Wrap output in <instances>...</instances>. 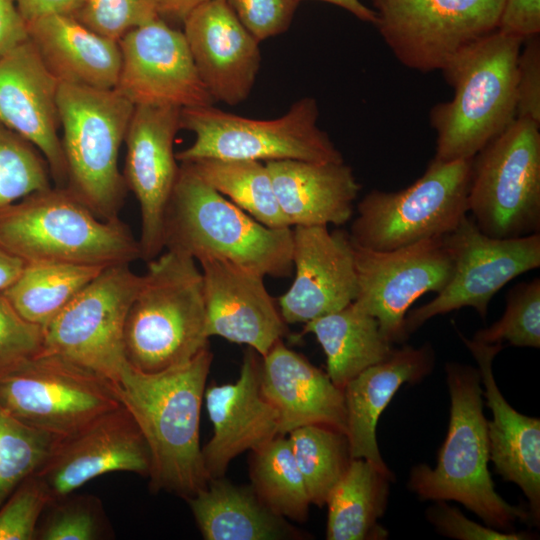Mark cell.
I'll return each instance as SVG.
<instances>
[{
    "instance_id": "23",
    "label": "cell",
    "mask_w": 540,
    "mask_h": 540,
    "mask_svg": "<svg viewBox=\"0 0 540 540\" xmlns=\"http://www.w3.org/2000/svg\"><path fill=\"white\" fill-rule=\"evenodd\" d=\"M261 356L252 348L244 354L234 383L206 386L204 400L213 433L202 448L210 477H223L230 462L247 450H257L280 435L278 415L260 385Z\"/></svg>"
},
{
    "instance_id": "17",
    "label": "cell",
    "mask_w": 540,
    "mask_h": 540,
    "mask_svg": "<svg viewBox=\"0 0 540 540\" xmlns=\"http://www.w3.org/2000/svg\"><path fill=\"white\" fill-rule=\"evenodd\" d=\"M119 45L121 67L115 89L134 106L213 105L183 31L159 17L127 32Z\"/></svg>"
},
{
    "instance_id": "46",
    "label": "cell",
    "mask_w": 540,
    "mask_h": 540,
    "mask_svg": "<svg viewBox=\"0 0 540 540\" xmlns=\"http://www.w3.org/2000/svg\"><path fill=\"white\" fill-rule=\"evenodd\" d=\"M499 32L523 42L540 34V0H505L498 18Z\"/></svg>"
},
{
    "instance_id": "39",
    "label": "cell",
    "mask_w": 540,
    "mask_h": 540,
    "mask_svg": "<svg viewBox=\"0 0 540 540\" xmlns=\"http://www.w3.org/2000/svg\"><path fill=\"white\" fill-rule=\"evenodd\" d=\"M473 340L486 344L507 342L517 347H540V279L511 288L502 317L477 331Z\"/></svg>"
},
{
    "instance_id": "29",
    "label": "cell",
    "mask_w": 540,
    "mask_h": 540,
    "mask_svg": "<svg viewBox=\"0 0 540 540\" xmlns=\"http://www.w3.org/2000/svg\"><path fill=\"white\" fill-rule=\"evenodd\" d=\"M206 540L300 539L302 534L273 513L251 486H237L223 477L186 499Z\"/></svg>"
},
{
    "instance_id": "45",
    "label": "cell",
    "mask_w": 540,
    "mask_h": 540,
    "mask_svg": "<svg viewBox=\"0 0 540 540\" xmlns=\"http://www.w3.org/2000/svg\"><path fill=\"white\" fill-rule=\"evenodd\" d=\"M429 521L445 536L460 540H523L525 533L501 531L469 520L455 507L438 501L427 510Z\"/></svg>"
},
{
    "instance_id": "40",
    "label": "cell",
    "mask_w": 540,
    "mask_h": 540,
    "mask_svg": "<svg viewBox=\"0 0 540 540\" xmlns=\"http://www.w3.org/2000/svg\"><path fill=\"white\" fill-rule=\"evenodd\" d=\"M73 17L94 32L119 41L160 15L156 0H82Z\"/></svg>"
},
{
    "instance_id": "26",
    "label": "cell",
    "mask_w": 540,
    "mask_h": 540,
    "mask_svg": "<svg viewBox=\"0 0 540 540\" xmlns=\"http://www.w3.org/2000/svg\"><path fill=\"white\" fill-rule=\"evenodd\" d=\"M434 359L430 344L418 348L404 345L345 384L342 388L346 410L345 435L352 458H363L393 477L377 444L379 417L402 385L415 384L431 372Z\"/></svg>"
},
{
    "instance_id": "25",
    "label": "cell",
    "mask_w": 540,
    "mask_h": 540,
    "mask_svg": "<svg viewBox=\"0 0 540 540\" xmlns=\"http://www.w3.org/2000/svg\"><path fill=\"white\" fill-rule=\"evenodd\" d=\"M260 385L278 415L280 435L315 424L345 434L343 389L282 339L261 356Z\"/></svg>"
},
{
    "instance_id": "32",
    "label": "cell",
    "mask_w": 540,
    "mask_h": 540,
    "mask_svg": "<svg viewBox=\"0 0 540 540\" xmlns=\"http://www.w3.org/2000/svg\"><path fill=\"white\" fill-rule=\"evenodd\" d=\"M102 269L60 263L25 264L3 292L23 318L43 328Z\"/></svg>"
},
{
    "instance_id": "42",
    "label": "cell",
    "mask_w": 540,
    "mask_h": 540,
    "mask_svg": "<svg viewBox=\"0 0 540 540\" xmlns=\"http://www.w3.org/2000/svg\"><path fill=\"white\" fill-rule=\"evenodd\" d=\"M42 350V327L23 318L0 291V372Z\"/></svg>"
},
{
    "instance_id": "1",
    "label": "cell",
    "mask_w": 540,
    "mask_h": 540,
    "mask_svg": "<svg viewBox=\"0 0 540 540\" xmlns=\"http://www.w3.org/2000/svg\"><path fill=\"white\" fill-rule=\"evenodd\" d=\"M213 360L209 348L186 363L143 373L125 363L114 388L136 421L151 456L150 488L185 499L207 486L200 413Z\"/></svg>"
},
{
    "instance_id": "49",
    "label": "cell",
    "mask_w": 540,
    "mask_h": 540,
    "mask_svg": "<svg viewBox=\"0 0 540 540\" xmlns=\"http://www.w3.org/2000/svg\"><path fill=\"white\" fill-rule=\"evenodd\" d=\"M208 0H156L162 19L170 18L180 22L197 6Z\"/></svg>"
},
{
    "instance_id": "8",
    "label": "cell",
    "mask_w": 540,
    "mask_h": 540,
    "mask_svg": "<svg viewBox=\"0 0 540 540\" xmlns=\"http://www.w3.org/2000/svg\"><path fill=\"white\" fill-rule=\"evenodd\" d=\"M314 98L304 97L281 117L252 119L209 106L181 109L180 126L193 142L176 153L178 162L204 158L341 162L342 154L317 125Z\"/></svg>"
},
{
    "instance_id": "47",
    "label": "cell",
    "mask_w": 540,
    "mask_h": 540,
    "mask_svg": "<svg viewBox=\"0 0 540 540\" xmlns=\"http://www.w3.org/2000/svg\"><path fill=\"white\" fill-rule=\"evenodd\" d=\"M28 39L27 24L16 0H0V56Z\"/></svg>"
},
{
    "instance_id": "7",
    "label": "cell",
    "mask_w": 540,
    "mask_h": 540,
    "mask_svg": "<svg viewBox=\"0 0 540 540\" xmlns=\"http://www.w3.org/2000/svg\"><path fill=\"white\" fill-rule=\"evenodd\" d=\"M66 188L103 220L118 219L127 190L119 152L134 105L116 89L59 84Z\"/></svg>"
},
{
    "instance_id": "43",
    "label": "cell",
    "mask_w": 540,
    "mask_h": 540,
    "mask_svg": "<svg viewBox=\"0 0 540 540\" xmlns=\"http://www.w3.org/2000/svg\"><path fill=\"white\" fill-rule=\"evenodd\" d=\"M243 26L259 41L285 32L299 0H225Z\"/></svg>"
},
{
    "instance_id": "5",
    "label": "cell",
    "mask_w": 540,
    "mask_h": 540,
    "mask_svg": "<svg viewBox=\"0 0 540 540\" xmlns=\"http://www.w3.org/2000/svg\"><path fill=\"white\" fill-rule=\"evenodd\" d=\"M445 370L451 400L447 435L436 467L414 466L408 487L422 500L457 501L487 526L508 531L530 514L506 502L495 490L488 469L487 420L478 369L450 362Z\"/></svg>"
},
{
    "instance_id": "50",
    "label": "cell",
    "mask_w": 540,
    "mask_h": 540,
    "mask_svg": "<svg viewBox=\"0 0 540 540\" xmlns=\"http://www.w3.org/2000/svg\"><path fill=\"white\" fill-rule=\"evenodd\" d=\"M25 263L0 246V291H4L18 277Z\"/></svg>"
},
{
    "instance_id": "13",
    "label": "cell",
    "mask_w": 540,
    "mask_h": 540,
    "mask_svg": "<svg viewBox=\"0 0 540 540\" xmlns=\"http://www.w3.org/2000/svg\"><path fill=\"white\" fill-rule=\"evenodd\" d=\"M375 26L396 59L442 70L463 48L497 28L505 0H371Z\"/></svg>"
},
{
    "instance_id": "33",
    "label": "cell",
    "mask_w": 540,
    "mask_h": 540,
    "mask_svg": "<svg viewBox=\"0 0 540 540\" xmlns=\"http://www.w3.org/2000/svg\"><path fill=\"white\" fill-rule=\"evenodd\" d=\"M183 163L188 164L211 188L260 223L272 228L291 227L280 209L265 163L217 158Z\"/></svg>"
},
{
    "instance_id": "4",
    "label": "cell",
    "mask_w": 540,
    "mask_h": 540,
    "mask_svg": "<svg viewBox=\"0 0 540 540\" xmlns=\"http://www.w3.org/2000/svg\"><path fill=\"white\" fill-rule=\"evenodd\" d=\"M196 261L216 258L265 276L288 277L292 227H268L201 180L181 162L164 220V249Z\"/></svg>"
},
{
    "instance_id": "20",
    "label": "cell",
    "mask_w": 540,
    "mask_h": 540,
    "mask_svg": "<svg viewBox=\"0 0 540 540\" xmlns=\"http://www.w3.org/2000/svg\"><path fill=\"white\" fill-rule=\"evenodd\" d=\"M59 82L29 38L0 56V123L33 144L56 187L66 186L58 111Z\"/></svg>"
},
{
    "instance_id": "15",
    "label": "cell",
    "mask_w": 540,
    "mask_h": 540,
    "mask_svg": "<svg viewBox=\"0 0 540 540\" xmlns=\"http://www.w3.org/2000/svg\"><path fill=\"white\" fill-rule=\"evenodd\" d=\"M354 246L358 286L354 302L377 319L389 342H404L411 305L428 292H441L452 277L454 261L444 236L388 251Z\"/></svg>"
},
{
    "instance_id": "6",
    "label": "cell",
    "mask_w": 540,
    "mask_h": 540,
    "mask_svg": "<svg viewBox=\"0 0 540 540\" xmlns=\"http://www.w3.org/2000/svg\"><path fill=\"white\" fill-rule=\"evenodd\" d=\"M0 246L25 264L104 268L141 259L139 241L126 223L99 218L66 188L56 186L0 211Z\"/></svg>"
},
{
    "instance_id": "2",
    "label": "cell",
    "mask_w": 540,
    "mask_h": 540,
    "mask_svg": "<svg viewBox=\"0 0 540 540\" xmlns=\"http://www.w3.org/2000/svg\"><path fill=\"white\" fill-rule=\"evenodd\" d=\"M201 269L191 256L164 249L147 261L123 334L126 363L158 373L209 348Z\"/></svg>"
},
{
    "instance_id": "3",
    "label": "cell",
    "mask_w": 540,
    "mask_h": 540,
    "mask_svg": "<svg viewBox=\"0 0 540 540\" xmlns=\"http://www.w3.org/2000/svg\"><path fill=\"white\" fill-rule=\"evenodd\" d=\"M519 38L495 30L458 52L441 70L451 101L430 111L436 132L434 160L473 158L516 119Z\"/></svg>"
},
{
    "instance_id": "27",
    "label": "cell",
    "mask_w": 540,
    "mask_h": 540,
    "mask_svg": "<svg viewBox=\"0 0 540 540\" xmlns=\"http://www.w3.org/2000/svg\"><path fill=\"white\" fill-rule=\"evenodd\" d=\"M264 163L280 209L291 227L341 226L351 219L361 185L344 161Z\"/></svg>"
},
{
    "instance_id": "19",
    "label": "cell",
    "mask_w": 540,
    "mask_h": 540,
    "mask_svg": "<svg viewBox=\"0 0 540 540\" xmlns=\"http://www.w3.org/2000/svg\"><path fill=\"white\" fill-rule=\"evenodd\" d=\"M291 258L294 280L277 300L286 324H306L356 299L355 246L349 232L294 226Z\"/></svg>"
},
{
    "instance_id": "12",
    "label": "cell",
    "mask_w": 540,
    "mask_h": 540,
    "mask_svg": "<svg viewBox=\"0 0 540 540\" xmlns=\"http://www.w3.org/2000/svg\"><path fill=\"white\" fill-rule=\"evenodd\" d=\"M140 281L130 264L103 268L42 328V351L116 382L126 363L125 320Z\"/></svg>"
},
{
    "instance_id": "22",
    "label": "cell",
    "mask_w": 540,
    "mask_h": 540,
    "mask_svg": "<svg viewBox=\"0 0 540 540\" xmlns=\"http://www.w3.org/2000/svg\"><path fill=\"white\" fill-rule=\"evenodd\" d=\"M200 265L209 337L247 345L260 356L287 333L264 277L231 262L204 258Z\"/></svg>"
},
{
    "instance_id": "28",
    "label": "cell",
    "mask_w": 540,
    "mask_h": 540,
    "mask_svg": "<svg viewBox=\"0 0 540 540\" xmlns=\"http://www.w3.org/2000/svg\"><path fill=\"white\" fill-rule=\"evenodd\" d=\"M28 38L61 84L115 89L121 67L119 41L87 28L71 15L51 14L27 23Z\"/></svg>"
},
{
    "instance_id": "34",
    "label": "cell",
    "mask_w": 540,
    "mask_h": 540,
    "mask_svg": "<svg viewBox=\"0 0 540 540\" xmlns=\"http://www.w3.org/2000/svg\"><path fill=\"white\" fill-rule=\"evenodd\" d=\"M251 487L275 514L298 522L308 517L311 501L286 435L252 451Z\"/></svg>"
},
{
    "instance_id": "36",
    "label": "cell",
    "mask_w": 540,
    "mask_h": 540,
    "mask_svg": "<svg viewBox=\"0 0 540 540\" xmlns=\"http://www.w3.org/2000/svg\"><path fill=\"white\" fill-rule=\"evenodd\" d=\"M59 439L25 425L0 406V506L41 467Z\"/></svg>"
},
{
    "instance_id": "24",
    "label": "cell",
    "mask_w": 540,
    "mask_h": 540,
    "mask_svg": "<svg viewBox=\"0 0 540 540\" xmlns=\"http://www.w3.org/2000/svg\"><path fill=\"white\" fill-rule=\"evenodd\" d=\"M458 335L478 364L483 395L491 409L487 421L490 460L496 472L518 485L529 502L530 518H540V420L516 411L501 394L492 371L502 344H486Z\"/></svg>"
},
{
    "instance_id": "31",
    "label": "cell",
    "mask_w": 540,
    "mask_h": 540,
    "mask_svg": "<svg viewBox=\"0 0 540 540\" xmlns=\"http://www.w3.org/2000/svg\"><path fill=\"white\" fill-rule=\"evenodd\" d=\"M393 480L363 458H352L344 475L330 492L326 538L328 540H380L387 531L378 524L384 514L389 482Z\"/></svg>"
},
{
    "instance_id": "41",
    "label": "cell",
    "mask_w": 540,
    "mask_h": 540,
    "mask_svg": "<svg viewBox=\"0 0 540 540\" xmlns=\"http://www.w3.org/2000/svg\"><path fill=\"white\" fill-rule=\"evenodd\" d=\"M50 501L36 476L25 479L0 506V540L35 539L38 522Z\"/></svg>"
},
{
    "instance_id": "51",
    "label": "cell",
    "mask_w": 540,
    "mask_h": 540,
    "mask_svg": "<svg viewBox=\"0 0 540 540\" xmlns=\"http://www.w3.org/2000/svg\"><path fill=\"white\" fill-rule=\"evenodd\" d=\"M303 1V0H299ZM339 6L361 21L375 24L376 12L363 5L360 0H317Z\"/></svg>"
},
{
    "instance_id": "48",
    "label": "cell",
    "mask_w": 540,
    "mask_h": 540,
    "mask_svg": "<svg viewBox=\"0 0 540 540\" xmlns=\"http://www.w3.org/2000/svg\"><path fill=\"white\" fill-rule=\"evenodd\" d=\"M26 24L43 16L64 14L73 16L82 0H16Z\"/></svg>"
},
{
    "instance_id": "38",
    "label": "cell",
    "mask_w": 540,
    "mask_h": 540,
    "mask_svg": "<svg viewBox=\"0 0 540 540\" xmlns=\"http://www.w3.org/2000/svg\"><path fill=\"white\" fill-rule=\"evenodd\" d=\"M111 528L99 498L72 495L51 500L38 522V540H99L110 536Z\"/></svg>"
},
{
    "instance_id": "37",
    "label": "cell",
    "mask_w": 540,
    "mask_h": 540,
    "mask_svg": "<svg viewBox=\"0 0 540 540\" xmlns=\"http://www.w3.org/2000/svg\"><path fill=\"white\" fill-rule=\"evenodd\" d=\"M51 186L50 169L41 152L0 123V211Z\"/></svg>"
},
{
    "instance_id": "44",
    "label": "cell",
    "mask_w": 540,
    "mask_h": 540,
    "mask_svg": "<svg viewBox=\"0 0 540 540\" xmlns=\"http://www.w3.org/2000/svg\"><path fill=\"white\" fill-rule=\"evenodd\" d=\"M523 43L516 66V118L540 125V36Z\"/></svg>"
},
{
    "instance_id": "21",
    "label": "cell",
    "mask_w": 540,
    "mask_h": 540,
    "mask_svg": "<svg viewBox=\"0 0 540 540\" xmlns=\"http://www.w3.org/2000/svg\"><path fill=\"white\" fill-rule=\"evenodd\" d=\"M182 23L199 77L214 102L236 105L246 100L260 67V42L227 2L208 0Z\"/></svg>"
},
{
    "instance_id": "9",
    "label": "cell",
    "mask_w": 540,
    "mask_h": 540,
    "mask_svg": "<svg viewBox=\"0 0 540 540\" xmlns=\"http://www.w3.org/2000/svg\"><path fill=\"white\" fill-rule=\"evenodd\" d=\"M472 158L431 160L424 174L394 192L373 189L358 203L349 232L363 248L388 251L452 232L467 216Z\"/></svg>"
},
{
    "instance_id": "11",
    "label": "cell",
    "mask_w": 540,
    "mask_h": 540,
    "mask_svg": "<svg viewBox=\"0 0 540 540\" xmlns=\"http://www.w3.org/2000/svg\"><path fill=\"white\" fill-rule=\"evenodd\" d=\"M120 405L112 381L56 354L41 351L0 372V406L60 438Z\"/></svg>"
},
{
    "instance_id": "10",
    "label": "cell",
    "mask_w": 540,
    "mask_h": 540,
    "mask_svg": "<svg viewBox=\"0 0 540 540\" xmlns=\"http://www.w3.org/2000/svg\"><path fill=\"white\" fill-rule=\"evenodd\" d=\"M539 127L516 118L472 158L468 212L487 236L540 233Z\"/></svg>"
},
{
    "instance_id": "16",
    "label": "cell",
    "mask_w": 540,
    "mask_h": 540,
    "mask_svg": "<svg viewBox=\"0 0 540 540\" xmlns=\"http://www.w3.org/2000/svg\"><path fill=\"white\" fill-rule=\"evenodd\" d=\"M181 109L136 105L126 131L123 178L139 205L141 259L146 262L164 250V220L180 165L174 142Z\"/></svg>"
},
{
    "instance_id": "14",
    "label": "cell",
    "mask_w": 540,
    "mask_h": 540,
    "mask_svg": "<svg viewBox=\"0 0 540 540\" xmlns=\"http://www.w3.org/2000/svg\"><path fill=\"white\" fill-rule=\"evenodd\" d=\"M444 239L454 261L452 277L432 300L408 311V335L429 319L463 307H473L485 319L492 297L501 288L515 277L540 267V233L493 238L465 216Z\"/></svg>"
},
{
    "instance_id": "35",
    "label": "cell",
    "mask_w": 540,
    "mask_h": 540,
    "mask_svg": "<svg viewBox=\"0 0 540 540\" xmlns=\"http://www.w3.org/2000/svg\"><path fill=\"white\" fill-rule=\"evenodd\" d=\"M311 504L322 507L352 459L346 435L325 425H305L287 434Z\"/></svg>"
},
{
    "instance_id": "18",
    "label": "cell",
    "mask_w": 540,
    "mask_h": 540,
    "mask_svg": "<svg viewBox=\"0 0 540 540\" xmlns=\"http://www.w3.org/2000/svg\"><path fill=\"white\" fill-rule=\"evenodd\" d=\"M150 469L148 445L133 416L121 404L60 438L33 475L53 500L106 473L125 471L149 476Z\"/></svg>"
},
{
    "instance_id": "30",
    "label": "cell",
    "mask_w": 540,
    "mask_h": 540,
    "mask_svg": "<svg viewBox=\"0 0 540 540\" xmlns=\"http://www.w3.org/2000/svg\"><path fill=\"white\" fill-rule=\"evenodd\" d=\"M307 333H312L321 345L326 373L340 388L363 370L388 358L395 349L382 334L377 319L354 301L306 323L301 335Z\"/></svg>"
}]
</instances>
